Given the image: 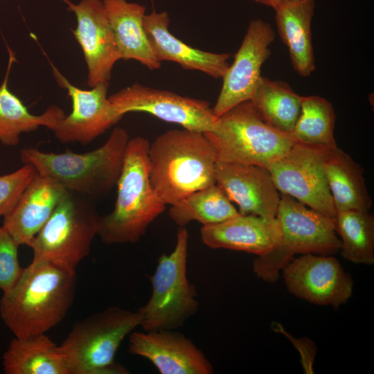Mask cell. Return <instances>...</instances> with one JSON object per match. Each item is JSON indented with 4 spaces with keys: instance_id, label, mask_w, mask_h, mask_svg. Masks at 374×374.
<instances>
[{
    "instance_id": "603a6c76",
    "label": "cell",
    "mask_w": 374,
    "mask_h": 374,
    "mask_svg": "<svg viewBox=\"0 0 374 374\" xmlns=\"http://www.w3.org/2000/svg\"><path fill=\"white\" fill-rule=\"evenodd\" d=\"M327 181L337 211H369L372 199L364 177V170L338 146L330 149L324 162Z\"/></svg>"
},
{
    "instance_id": "8fae6325",
    "label": "cell",
    "mask_w": 374,
    "mask_h": 374,
    "mask_svg": "<svg viewBox=\"0 0 374 374\" xmlns=\"http://www.w3.org/2000/svg\"><path fill=\"white\" fill-rule=\"evenodd\" d=\"M108 98L124 115L132 112H147L191 131L213 132L218 121L208 101L139 83L126 87Z\"/></svg>"
},
{
    "instance_id": "7c38bea8",
    "label": "cell",
    "mask_w": 374,
    "mask_h": 374,
    "mask_svg": "<svg viewBox=\"0 0 374 374\" xmlns=\"http://www.w3.org/2000/svg\"><path fill=\"white\" fill-rule=\"evenodd\" d=\"M282 271L287 290L311 303L338 308L352 296V278L331 255L302 254Z\"/></svg>"
},
{
    "instance_id": "5bb4252c",
    "label": "cell",
    "mask_w": 374,
    "mask_h": 374,
    "mask_svg": "<svg viewBox=\"0 0 374 374\" xmlns=\"http://www.w3.org/2000/svg\"><path fill=\"white\" fill-rule=\"evenodd\" d=\"M52 69L57 82L66 89L72 100L71 114L52 130L62 143L87 145L123 118L124 114L107 97L109 82L84 90L70 83L53 65Z\"/></svg>"
},
{
    "instance_id": "e0dca14e",
    "label": "cell",
    "mask_w": 374,
    "mask_h": 374,
    "mask_svg": "<svg viewBox=\"0 0 374 374\" xmlns=\"http://www.w3.org/2000/svg\"><path fill=\"white\" fill-rule=\"evenodd\" d=\"M215 177V184L237 204L240 215L276 217L280 197L268 169L217 161Z\"/></svg>"
},
{
    "instance_id": "d4e9b609",
    "label": "cell",
    "mask_w": 374,
    "mask_h": 374,
    "mask_svg": "<svg viewBox=\"0 0 374 374\" xmlns=\"http://www.w3.org/2000/svg\"><path fill=\"white\" fill-rule=\"evenodd\" d=\"M15 60L13 53L10 51L8 70L0 85V142L7 146L17 145L22 133L36 130L40 126L52 130L65 116L64 111L56 105H51L42 114H32L21 100L9 90V72Z\"/></svg>"
},
{
    "instance_id": "2e32d148",
    "label": "cell",
    "mask_w": 374,
    "mask_h": 374,
    "mask_svg": "<svg viewBox=\"0 0 374 374\" xmlns=\"http://www.w3.org/2000/svg\"><path fill=\"white\" fill-rule=\"evenodd\" d=\"M128 352L152 362L161 374H211L213 368L195 343L176 330L132 332Z\"/></svg>"
},
{
    "instance_id": "44dd1931",
    "label": "cell",
    "mask_w": 374,
    "mask_h": 374,
    "mask_svg": "<svg viewBox=\"0 0 374 374\" xmlns=\"http://www.w3.org/2000/svg\"><path fill=\"white\" fill-rule=\"evenodd\" d=\"M314 8V0H291L274 8L280 38L288 48L294 70L302 77L316 69L311 30Z\"/></svg>"
},
{
    "instance_id": "30bf717a",
    "label": "cell",
    "mask_w": 374,
    "mask_h": 374,
    "mask_svg": "<svg viewBox=\"0 0 374 374\" xmlns=\"http://www.w3.org/2000/svg\"><path fill=\"white\" fill-rule=\"evenodd\" d=\"M329 150L295 141L268 170L278 191L335 221L337 210L324 168Z\"/></svg>"
},
{
    "instance_id": "484cf974",
    "label": "cell",
    "mask_w": 374,
    "mask_h": 374,
    "mask_svg": "<svg viewBox=\"0 0 374 374\" xmlns=\"http://www.w3.org/2000/svg\"><path fill=\"white\" fill-rule=\"evenodd\" d=\"M301 100L286 82L261 76L249 101L267 124L291 134L300 114Z\"/></svg>"
},
{
    "instance_id": "7402d4cb",
    "label": "cell",
    "mask_w": 374,
    "mask_h": 374,
    "mask_svg": "<svg viewBox=\"0 0 374 374\" xmlns=\"http://www.w3.org/2000/svg\"><path fill=\"white\" fill-rule=\"evenodd\" d=\"M116 44L125 60H134L150 70L161 67L148 40L143 18L145 7L127 0H103Z\"/></svg>"
},
{
    "instance_id": "5b68a950",
    "label": "cell",
    "mask_w": 374,
    "mask_h": 374,
    "mask_svg": "<svg viewBox=\"0 0 374 374\" xmlns=\"http://www.w3.org/2000/svg\"><path fill=\"white\" fill-rule=\"evenodd\" d=\"M139 312L110 306L76 322L59 346L70 374H125L114 362L127 335L141 326Z\"/></svg>"
},
{
    "instance_id": "52a82bcc",
    "label": "cell",
    "mask_w": 374,
    "mask_h": 374,
    "mask_svg": "<svg viewBox=\"0 0 374 374\" xmlns=\"http://www.w3.org/2000/svg\"><path fill=\"white\" fill-rule=\"evenodd\" d=\"M204 134L214 146L217 161L267 169L295 143L291 134L267 124L249 100L224 113L214 131Z\"/></svg>"
},
{
    "instance_id": "ffe728a7",
    "label": "cell",
    "mask_w": 374,
    "mask_h": 374,
    "mask_svg": "<svg viewBox=\"0 0 374 374\" xmlns=\"http://www.w3.org/2000/svg\"><path fill=\"white\" fill-rule=\"evenodd\" d=\"M201 239L211 249H226L263 256L280 240L277 219L238 215L221 223L202 226Z\"/></svg>"
},
{
    "instance_id": "d6986e66",
    "label": "cell",
    "mask_w": 374,
    "mask_h": 374,
    "mask_svg": "<svg viewBox=\"0 0 374 374\" xmlns=\"http://www.w3.org/2000/svg\"><path fill=\"white\" fill-rule=\"evenodd\" d=\"M170 21L166 11L153 10L143 18L148 40L158 60L174 62L184 69L199 71L214 78H222L231 55L207 52L185 44L169 31Z\"/></svg>"
},
{
    "instance_id": "9c48e42d",
    "label": "cell",
    "mask_w": 374,
    "mask_h": 374,
    "mask_svg": "<svg viewBox=\"0 0 374 374\" xmlns=\"http://www.w3.org/2000/svg\"><path fill=\"white\" fill-rule=\"evenodd\" d=\"M100 217L90 198L68 191L33 240V260L75 269L90 251Z\"/></svg>"
},
{
    "instance_id": "4dcf8cb0",
    "label": "cell",
    "mask_w": 374,
    "mask_h": 374,
    "mask_svg": "<svg viewBox=\"0 0 374 374\" xmlns=\"http://www.w3.org/2000/svg\"><path fill=\"white\" fill-rule=\"evenodd\" d=\"M18 243L3 226H0V289L8 290L20 276L23 268L18 259Z\"/></svg>"
},
{
    "instance_id": "277c9868",
    "label": "cell",
    "mask_w": 374,
    "mask_h": 374,
    "mask_svg": "<svg viewBox=\"0 0 374 374\" xmlns=\"http://www.w3.org/2000/svg\"><path fill=\"white\" fill-rule=\"evenodd\" d=\"M129 139L127 132L116 127L107 141L93 151L57 154L24 148L19 157L24 164L33 166L37 173L67 191L91 199L106 195L116 185Z\"/></svg>"
},
{
    "instance_id": "6da1fadb",
    "label": "cell",
    "mask_w": 374,
    "mask_h": 374,
    "mask_svg": "<svg viewBox=\"0 0 374 374\" xmlns=\"http://www.w3.org/2000/svg\"><path fill=\"white\" fill-rule=\"evenodd\" d=\"M75 290V269L33 260L3 292L1 318L15 337L46 333L65 317Z\"/></svg>"
},
{
    "instance_id": "cb8c5ba5",
    "label": "cell",
    "mask_w": 374,
    "mask_h": 374,
    "mask_svg": "<svg viewBox=\"0 0 374 374\" xmlns=\"http://www.w3.org/2000/svg\"><path fill=\"white\" fill-rule=\"evenodd\" d=\"M3 366L6 374H70L60 346L46 333L12 339Z\"/></svg>"
},
{
    "instance_id": "8992f818",
    "label": "cell",
    "mask_w": 374,
    "mask_h": 374,
    "mask_svg": "<svg viewBox=\"0 0 374 374\" xmlns=\"http://www.w3.org/2000/svg\"><path fill=\"white\" fill-rule=\"evenodd\" d=\"M276 218L280 240L278 245L253 262V271L261 280L273 283L296 253L332 255L339 251L341 240L335 221L292 197L282 193Z\"/></svg>"
},
{
    "instance_id": "83f0119b",
    "label": "cell",
    "mask_w": 374,
    "mask_h": 374,
    "mask_svg": "<svg viewBox=\"0 0 374 374\" xmlns=\"http://www.w3.org/2000/svg\"><path fill=\"white\" fill-rule=\"evenodd\" d=\"M335 230L341 238V255L356 264H374V217L369 211H337Z\"/></svg>"
},
{
    "instance_id": "ac0fdd59",
    "label": "cell",
    "mask_w": 374,
    "mask_h": 374,
    "mask_svg": "<svg viewBox=\"0 0 374 374\" xmlns=\"http://www.w3.org/2000/svg\"><path fill=\"white\" fill-rule=\"evenodd\" d=\"M67 192L51 178L37 173L14 208L3 216L2 226L19 245L30 247Z\"/></svg>"
},
{
    "instance_id": "d6a6232c",
    "label": "cell",
    "mask_w": 374,
    "mask_h": 374,
    "mask_svg": "<svg viewBox=\"0 0 374 374\" xmlns=\"http://www.w3.org/2000/svg\"><path fill=\"white\" fill-rule=\"evenodd\" d=\"M291 0H254L255 2L260 3L269 7H271L274 9L277 6L283 4Z\"/></svg>"
},
{
    "instance_id": "7a4b0ae2",
    "label": "cell",
    "mask_w": 374,
    "mask_h": 374,
    "mask_svg": "<svg viewBox=\"0 0 374 374\" xmlns=\"http://www.w3.org/2000/svg\"><path fill=\"white\" fill-rule=\"evenodd\" d=\"M148 158L151 184L166 204L215 184L217 152L202 132L168 130L150 144Z\"/></svg>"
},
{
    "instance_id": "f1b7e54d",
    "label": "cell",
    "mask_w": 374,
    "mask_h": 374,
    "mask_svg": "<svg viewBox=\"0 0 374 374\" xmlns=\"http://www.w3.org/2000/svg\"><path fill=\"white\" fill-rule=\"evenodd\" d=\"M335 113L332 105L319 96H302L301 112L291 133L295 141L334 148Z\"/></svg>"
},
{
    "instance_id": "ba28073f",
    "label": "cell",
    "mask_w": 374,
    "mask_h": 374,
    "mask_svg": "<svg viewBox=\"0 0 374 374\" xmlns=\"http://www.w3.org/2000/svg\"><path fill=\"white\" fill-rule=\"evenodd\" d=\"M188 238L186 227H179L173 251L158 259L150 298L138 310L144 331L176 330L199 310L196 287L187 277Z\"/></svg>"
},
{
    "instance_id": "3957f363",
    "label": "cell",
    "mask_w": 374,
    "mask_h": 374,
    "mask_svg": "<svg viewBox=\"0 0 374 374\" xmlns=\"http://www.w3.org/2000/svg\"><path fill=\"white\" fill-rule=\"evenodd\" d=\"M149 141L130 139L118 179L117 197L111 213L100 216L98 235L106 244L135 243L166 209L150 179Z\"/></svg>"
},
{
    "instance_id": "f546056e",
    "label": "cell",
    "mask_w": 374,
    "mask_h": 374,
    "mask_svg": "<svg viewBox=\"0 0 374 374\" xmlns=\"http://www.w3.org/2000/svg\"><path fill=\"white\" fill-rule=\"evenodd\" d=\"M37 172L30 164L10 174L0 176V217L8 214Z\"/></svg>"
},
{
    "instance_id": "4316f807",
    "label": "cell",
    "mask_w": 374,
    "mask_h": 374,
    "mask_svg": "<svg viewBox=\"0 0 374 374\" xmlns=\"http://www.w3.org/2000/svg\"><path fill=\"white\" fill-rule=\"evenodd\" d=\"M240 215L224 192L215 184L197 190L169 210L170 218L179 227L193 221L203 226L216 224Z\"/></svg>"
},
{
    "instance_id": "1f68e13d",
    "label": "cell",
    "mask_w": 374,
    "mask_h": 374,
    "mask_svg": "<svg viewBox=\"0 0 374 374\" xmlns=\"http://www.w3.org/2000/svg\"><path fill=\"white\" fill-rule=\"evenodd\" d=\"M271 328L274 331L283 334L290 340L301 355V361L304 372L308 374L313 373L312 365L317 354V347L314 343L306 337L299 339L294 337L278 322H273Z\"/></svg>"
},
{
    "instance_id": "4fadbf2b",
    "label": "cell",
    "mask_w": 374,
    "mask_h": 374,
    "mask_svg": "<svg viewBox=\"0 0 374 374\" xmlns=\"http://www.w3.org/2000/svg\"><path fill=\"white\" fill-rule=\"evenodd\" d=\"M276 33L271 25L261 19H252L234 61L224 74L217 102L212 108L220 117L235 105L251 98L261 78V68L269 57V46Z\"/></svg>"
},
{
    "instance_id": "9a60e30c",
    "label": "cell",
    "mask_w": 374,
    "mask_h": 374,
    "mask_svg": "<svg viewBox=\"0 0 374 374\" xmlns=\"http://www.w3.org/2000/svg\"><path fill=\"white\" fill-rule=\"evenodd\" d=\"M62 1L77 18V27L73 32L84 55L88 85L93 87L109 82L113 66L121 56L103 1L82 0L77 4Z\"/></svg>"
}]
</instances>
